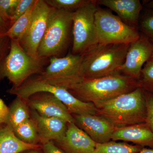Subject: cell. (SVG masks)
Segmentation results:
<instances>
[{"instance_id": "obj_9", "label": "cell", "mask_w": 153, "mask_h": 153, "mask_svg": "<svg viewBox=\"0 0 153 153\" xmlns=\"http://www.w3.org/2000/svg\"><path fill=\"white\" fill-rule=\"evenodd\" d=\"M82 55L70 53L64 57H50L49 64L37 77L49 84L69 90L84 78L81 73Z\"/></svg>"}, {"instance_id": "obj_15", "label": "cell", "mask_w": 153, "mask_h": 153, "mask_svg": "<svg viewBox=\"0 0 153 153\" xmlns=\"http://www.w3.org/2000/svg\"><path fill=\"white\" fill-rule=\"evenodd\" d=\"M31 118L36 124L41 145L49 142H60L66 134L67 123L56 117H45L30 109Z\"/></svg>"}, {"instance_id": "obj_10", "label": "cell", "mask_w": 153, "mask_h": 153, "mask_svg": "<svg viewBox=\"0 0 153 153\" xmlns=\"http://www.w3.org/2000/svg\"><path fill=\"white\" fill-rule=\"evenodd\" d=\"M52 8L45 0H36L34 5L30 25L19 41L22 48L32 57H38V48L46 32Z\"/></svg>"}, {"instance_id": "obj_20", "label": "cell", "mask_w": 153, "mask_h": 153, "mask_svg": "<svg viewBox=\"0 0 153 153\" xmlns=\"http://www.w3.org/2000/svg\"><path fill=\"white\" fill-rule=\"evenodd\" d=\"M13 130L16 136L23 142L30 145H41L37 127L31 118Z\"/></svg>"}, {"instance_id": "obj_1", "label": "cell", "mask_w": 153, "mask_h": 153, "mask_svg": "<svg viewBox=\"0 0 153 153\" xmlns=\"http://www.w3.org/2000/svg\"><path fill=\"white\" fill-rule=\"evenodd\" d=\"M94 105L96 115L107 120L116 128L146 123V105L142 88Z\"/></svg>"}, {"instance_id": "obj_35", "label": "cell", "mask_w": 153, "mask_h": 153, "mask_svg": "<svg viewBox=\"0 0 153 153\" xmlns=\"http://www.w3.org/2000/svg\"><path fill=\"white\" fill-rule=\"evenodd\" d=\"M139 153H153V149L143 147Z\"/></svg>"}, {"instance_id": "obj_33", "label": "cell", "mask_w": 153, "mask_h": 153, "mask_svg": "<svg viewBox=\"0 0 153 153\" xmlns=\"http://www.w3.org/2000/svg\"><path fill=\"white\" fill-rule=\"evenodd\" d=\"M23 153H44L42 149H31L30 150L25 151Z\"/></svg>"}, {"instance_id": "obj_19", "label": "cell", "mask_w": 153, "mask_h": 153, "mask_svg": "<svg viewBox=\"0 0 153 153\" xmlns=\"http://www.w3.org/2000/svg\"><path fill=\"white\" fill-rule=\"evenodd\" d=\"M30 118V109L26 100L16 96L9 107L8 117L6 124L13 129Z\"/></svg>"}, {"instance_id": "obj_18", "label": "cell", "mask_w": 153, "mask_h": 153, "mask_svg": "<svg viewBox=\"0 0 153 153\" xmlns=\"http://www.w3.org/2000/svg\"><path fill=\"white\" fill-rule=\"evenodd\" d=\"M41 145L28 144L19 139L7 125L0 127V153H22L31 149H42Z\"/></svg>"}, {"instance_id": "obj_17", "label": "cell", "mask_w": 153, "mask_h": 153, "mask_svg": "<svg viewBox=\"0 0 153 153\" xmlns=\"http://www.w3.org/2000/svg\"><path fill=\"white\" fill-rule=\"evenodd\" d=\"M111 140L130 142L153 149V133L146 123L116 129Z\"/></svg>"}, {"instance_id": "obj_24", "label": "cell", "mask_w": 153, "mask_h": 153, "mask_svg": "<svg viewBox=\"0 0 153 153\" xmlns=\"http://www.w3.org/2000/svg\"><path fill=\"white\" fill-rule=\"evenodd\" d=\"M139 80L140 87L145 91L153 92V59L152 57L143 66Z\"/></svg>"}, {"instance_id": "obj_29", "label": "cell", "mask_w": 153, "mask_h": 153, "mask_svg": "<svg viewBox=\"0 0 153 153\" xmlns=\"http://www.w3.org/2000/svg\"><path fill=\"white\" fill-rule=\"evenodd\" d=\"M10 40L7 36L0 38V66L2 62L8 53Z\"/></svg>"}, {"instance_id": "obj_13", "label": "cell", "mask_w": 153, "mask_h": 153, "mask_svg": "<svg viewBox=\"0 0 153 153\" xmlns=\"http://www.w3.org/2000/svg\"><path fill=\"white\" fill-rule=\"evenodd\" d=\"M72 115L74 123L96 143H103L111 140L116 128L104 118L90 114Z\"/></svg>"}, {"instance_id": "obj_2", "label": "cell", "mask_w": 153, "mask_h": 153, "mask_svg": "<svg viewBox=\"0 0 153 153\" xmlns=\"http://www.w3.org/2000/svg\"><path fill=\"white\" fill-rule=\"evenodd\" d=\"M140 87L139 80L121 74L83 79L68 91L81 101L94 104L110 100Z\"/></svg>"}, {"instance_id": "obj_23", "label": "cell", "mask_w": 153, "mask_h": 153, "mask_svg": "<svg viewBox=\"0 0 153 153\" xmlns=\"http://www.w3.org/2000/svg\"><path fill=\"white\" fill-rule=\"evenodd\" d=\"M45 1L53 8L73 13L90 3L91 0H45Z\"/></svg>"}, {"instance_id": "obj_26", "label": "cell", "mask_w": 153, "mask_h": 153, "mask_svg": "<svg viewBox=\"0 0 153 153\" xmlns=\"http://www.w3.org/2000/svg\"><path fill=\"white\" fill-rule=\"evenodd\" d=\"M19 1L20 0H0V17L10 22L11 16Z\"/></svg>"}, {"instance_id": "obj_12", "label": "cell", "mask_w": 153, "mask_h": 153, "mask_svg": "<svg viewBox=\"0 0 153 153\" xmlns=\"http://www.w3.org/2000/svg\"><path fill=\"white\" fill-rule=\"evenodd\" d=\"M26 100L30 109L42 116L58 118L67 123H74V118L66 106L52 94L38 92Z\"/></svg>"}, {"instance_id": "obj_14", "label": "cell", "mask_w": 153, "mask_h": 153, "mask_svg": "<svg viewBox=\"0 0 153 153\" xmlns=\"http://www.w3.org/2000/svg\"><path fill=\"white\" fill-rule=\"evenodd\" d=\"M54 143L66 153H92L96 143L74 123L67 124L65 136Z\"/></svg>"}, {"instance_id": "obj_21", "label": "cell", "mask_w": 153, "mask_h": 153, "mask_svg": "<svg viewBox=\"0 0 153 153\" xmlns=\"http://www.w3.org/2000/svg\"><path fill=\"white\" fill-rule=\"evenodd\" d=\"M143 148L138 145L110 140L103 143H96L92 153H139Z\"/></svg>"}, {"instance_id": "obj_7", "label": "cell", "mask_w": 153, "mask_h": 153, "mask_svg": "<svg viewBox=\"0 0 153 153\" xmlns=\"http://www.w3.org/2000/svg\"><path fill=\"white\" fill-rule=\"evenodd\" d=\"M98 44H130L139 38L138 28L127 25L111 11L99 7L95 13Z\"/></svg>"}, {"instance_id": "obj_30", "label": "cell", "mask_w": 153, "mask_h": 153, "mask_svg": "<svg viewBox=\"0 0 153 153\" xmlns=\"http://www.w3.org/2000/svg\"><path fill=\"white\" fill-rule=\"evenodd\" d=\"M9 114V107L0 98V127L6 124Z\"/></svg>"}, {"instance_id": "obj_8", "label": "cell", "mask_w": 153, "mask_h": 153, "mask_svg": "<svg viewBox=\"0 0 153 153\" xmlns=\"http://www.w3.org/2000/svg\"><path fill=\"white\" fill-rule=\"evenodd\" d=\"M96 1L72 13L73 45L71 54L82 55L98 44L95 24Z\"/></svg>"}, {"instance_id": "obj_27", "label": "cell", "mask_w": 153, "mask_h": 153, "mask_svg": "<svg viewBox=\"0 0 153 153\" xmlns=\"http://www.w3.org/2000/svg\"><path fill=\"white\" fill-rule=\"evenodd\" d=\"M36 0H20L16 7L13 15L11 16L10 23V27L19 18L23 16L28 10Z\"/></svg>"}, {"instance_id": "obj_28", "label": "cell", "mask_w": 153, "mask_h": 153, "mask_svg": "<svg viewBox=\"0 0 153 153\" xmlns=\"http://www.w3.org/2000/svg\"><path fill=\"white\" fill-rule=\"evenodd\" d=\"M144 93L146 105V123L153 133V92L144 91Z\"/></svg>"}, {"instance_id": "obj_16", "label": "cell", "mask_w": 153, "mask_h": 153, "mask_svg": "<svg viewBox=\"0 0 153 153\" xmlns=\"http://www.w3.org/2000/svg\"><path fill=\"white\" fill-rule=\"evenodd\" d=\"M97 5L105 6L114 11L127 25L137 28L143 5L139 0H98Z\"/></svg>"}, {"instance_id": "obj_3", "label": "cell", "mask_w": 153, "mask_h": 153, "mask_svg": "<svg viewBox=\"0 0 153 153\" xmlns=\"http://www.w3.org/2000/svg\"><path fill=\"white\" fill-rule=\"evenodd\" d=\"M130 44H97L82 55L81 73L84 79L119 74Z\"/></svg>"}, {"instance_id": "obj_6", "label": "cell", "mask_w": 153, "mask_h": 153, "mask_svg": "<svg viewBox=\"0 0 153 153\" xmlns=\"http://www.w3.org/2000/svg\"><path fill=\"white\" fill-rule=\"evenodd\" d=\"M72 25V13L52 8L38 48V57H60L68 46Z\"/></svg>"}, {"instance_id": "obj_5", "label": "cell", "mask_w": 153, "mask_h": 153, "mask_svg": "<svg viewBox=\"0 0 153 153\" xmlns=\"http://www.w3.org/2000/svg\"><path fill=\"white\" fill-rule=\"evenodd\" d=\"M7 92L25 100L38 92H49L62 102L71 114H97L94 103L81 101L65 88L49 84L37 76L29 78L19 87L11 88Z\"/></svg>"}, {"instance_id": "obj_25", "label": "cell", "mask_w": 153, "mask_h": 153, "mask_svg": "<svg viewBox=\"0 0 153 153\" xmlns=\"http://www.w3.org/2000/svg\"><path fill=\"white\" fill-rule=\"evenodd\" d=\"M141 34L146 36L153 44V12L147 9L139 22ZM138 25V26H139Z\"/></svg>"}, {"instance_id": "obj_22", "label": "cell", "mask_w": 153, "mask_h": 153, "mask_svg": "<svg viewBox=\"0 0 153 153\" xmlns=\"http://www.w3.org/2000/svg\"><path fill=\"white\" fill-rule=\"evenodd\" d=\"M36 1L26 13L19 18L9 28L5 36L10 40L19 42L21 41L30 25Z\"/></svg>"}, {"instance_id": "obj_11", "label": "cell", "mask_w": 153, "mask_h": 153, "mask_svg": "<svg viewBox=\"0 0 153 153\" xmlns=\"http://www.w3.org/2000/svg\"><path fill=\"white\" fill-rule=\"evenodd\" d=\"M153 53L152 43L140 33L137 40L130 44L124 63L119 73L139 80L143 66Z\"/></svg>"}, {"instance_id": "obj_34", "label": "cell", "mask_w": 153, "mask_h": 153, "mask_svg": "<svg viewBox=\"0 0 153 153\" xmlns=\"http://www.w3.org/2000/svg\"><path fill=\"white\" fill-rule=\"evenodd\" d=\"M146 7L148 10L153 12V0L152 1H147L146 4Z\"/></svg>"}, {"instance_id": "obj_31", "label": "cell", "mask_w": 153, "mask_h": 153, "mask_svg": "<svg viewBox=\"0 0 153 153\" xmlns=\"http://www.w3.org/2000/svg\"><path fill=\"white\" fill-rule=\"evenodd\" d=\"M42 150L44 153H66L52 141L49 142L42 145Z\"/></svg>"}, {"instance_id": "obj_36", "label": "cell", "mask_w": 153, "mask_h": 153, "mask_svg": "<svg viewBox=\"0 0 153 153\" xmlns=\"http://www.w3.org/2000/svg\"><path fill=\"white\" fill-rule=\"evenodd\" d=\"M152 58L153 59V54H152Z\"/></svg>"}, {"instance_id": "obj_32", "label": "cell", "mask_w": 153, "mask_h": 153, "mask_svg": "<svg viewBox=\"0 0 153 153\" xmlns=\"http://www.w3.org/2000/svg\"><path fill=\"white\" fill-rule=\"evenodd\" d=\"M10 27V22L5 21L0 17V38L5 36L6 33Z\"/></svg>"}, {"instance_id": "obj_4", "label": "cell", "mask_w": 153, "mask_h": 153, "mask_svg": "<svg viewBox=\"0 0 153 153\" xmlns=\"http://www.w3.org/2000/svg\"><path fill=\"white\" fill-rule=\"evenodd\" d=\"M48 63V58L32 57L19 41L10 40L8 53L0 66V80L7 78L13 85L12 88H16L30 76L41 73Z\"/></svg>"}]
</instances>
